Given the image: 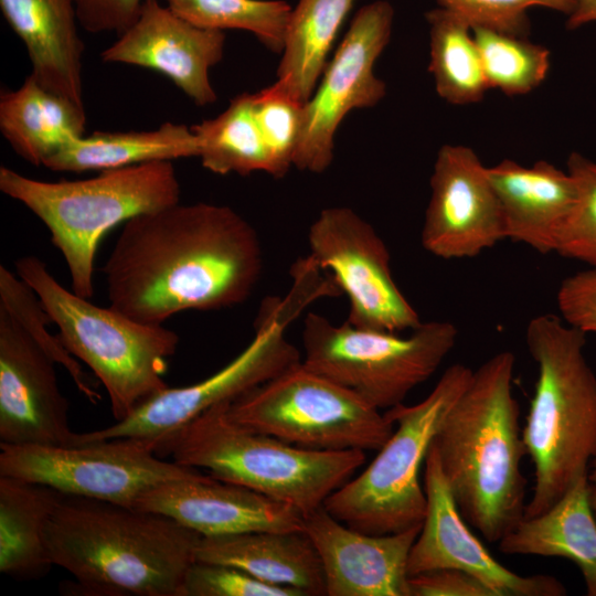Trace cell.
Here are the masks:
<instances>
[{
    "mask_svg": "<svg viewBox=\"0 0 596 596\" xmlns=\"http://www.w3.org/2000/svg\"><path fill=\"white\" fill-rule=\"evenodd\" d=\"M55 361L0 308V444L78 446Z\"/></svg>",
    "mask_w": 596,
    "mask_h": 596,
    "instance_id": "16",
    "label": "cell"
},
{
    "mask_svg": "<svg viewBox=\"0 0 596 596\" xmlns=\"http://www.w3.org/2000/svg\"><path fill=\"white\" fill-rule=\"evenodd\" d=\"M225 33L198 26L159 0H145L134 23L106 47V63L149 68L168 77L199 106L215 103L210 71L223 57Z\"/></svg>",
    "mask_w": 596,
    "mask_h": 596,
    "instance_id": "18",
    "label": "cell"
},
{
    "mask_svg": "<svg viewBox=\"0 0 596 596\" xmlns=\"http://www.w3.org/2000/svg\"><path fill=\"white\" fill-rule=\"evenodd\" d=\"M145 0H74L79 25L89 33L120 34L137 19Z\"/></svg>",
    "mask_w": 596,
    "mask_h": 596,
    "instance_id": "39",
    "label": "cell"
},
{
    "mask_svg": "<svg viewBox=\"0 0 596 596\" xmlns=\"http://www.w3.org/2000/svg\"><path fill=\"white\" fill-rule=\"evenodd\" d=\"M429 26V65L437 94L447 103L480 102L489 85L471 26L438 7L426 12Z\"/></svg>",
    "mask_w": 596,
    "mask_h": 596,
    "instance_id": "30",
    "label": "cell"
},
{
    "mask_svg": "<svg viewBox=\"0 0 596 596\" xmlns=\"http://www.w3.org/2000/svg\"><path fill=\"white\" fill-rule=\"evenodd\" d=\"M195 561L230 565L265 583L302 596L326 595L322 565L302 531H255L202 536Z\"/></svg>",
    "mask_w": 596,
    "mask_h": 596,
    "instance_id": "23",
    "label": "cell"
},
{
    "mask_svg": "<svg viewBox=\"0 0 596 596\" xmlns=\"http://www.w3.org/2000/svg\"><path fill=\"white\" fill-rule=\"evenodd\" d=\"M64 493L39 482L0 476V572L35 579L53 566L46 523Z\"/></svg>",
    "mask_w": 596,
    "mask_h": 596,
    "instance_id": "26",
    "label": "cell"
},
{
    "mask_svg": "<svg viewBox=\"0 0 596 596\" xmlns=\"http://www.w3.org/2000/svg\"><path fill=\"white\" fill-rule=\"evenodd\" d=\"M394 9L385 0L363 6L352 19L333 57L304 107V124L294 166L312 173L326 171L333 160L334 136L353 109L375 106L386 94L374 64L386 47Z\"/></svg>",
    "mask_w": 596,
    "mask_h": 596,
    "instance_id": "13",
    "label": "cell"
},
{
    "mask_svg": "<svg viewBox=\"0 0 596 596\" xmlns=\"http://www.w3.org/2000/svg\"><path fill=\"white\" fill-rule=\"evenodd\" d=\"M426 514L407 560L408 576L438 570L465 571L496 596H562L564 585L550 575L523 576L498 562L469 530L441 470L433 443L425 458Z\"/></svg>",
    "mask_w": 596,
    "mask_h": 596,
    "instance_id": "17",
    "label": "cell"
},
{
    "mask_svg": "<svg viewBox=\"0 0 596 596\" xmlns=\"http://www.w3.org/2000/svg\"><path fill=\"white\" fill-rule=\"evenodd\" d=\"M514 366L505 350L473 371L433 440L462 518L490 543L514 530L526 507Z\"/></svg>",
    "mask_w": 596,
    "mask_h": 596,
    "instance_id": "3",
    "label": "cell"
},
{
    "mask_svg": "<svg viewBox=\"0 0 596 596\" xmlns=\"http://www.w3.org/2000/svg\"><path fill=\"white\" fill-rule=\"evenodd\" d=\"M0 190L41 220L67 266L72 290L94 296L95 257L103 236L131 217L180 202L172 161L104 170L82 180L42 181L2 166Z\"/></svg>",
    "mask_w": 596,
    "mask_h": 596,
    "instance_id": "6",
    "label": "cell"
},
{
    "mask_svg": "<svg viewBox=\"0 0 596 596\" xmlns=\"http://www.w3.org/2000/svg\"><path fill=\"white\" fill-rule=\"evenodd\" d=\"M561 318L572 327L596 333V267L564 278L556 292Z\"/></svg>",
    "mask_w": 596,
    "mask_h": 596,
    "instance_id": "38",
    "label": "cell"
},
{
    "mask_svg": "<svg viewBox=\"0 0 596 596\" xmlns=\"http://www.w3.org/2000/svg\"><path fill=\"white\" fill-rule=\"evenodd\" d=\"M308 243L311 262L329 269L349 299L347 322L398 333L422 323L392 276L384 241L352 209H323L310 225Z\"/></svg>",
    "mask_w": 596,
    "mask_h": 596,
    "instance_id": "14",
    "label": "cell"
},
{
    "mask_svg": "<svg viewBox=\"0 0 596 596\" xmlns=\"http://www.w3.org/2000/svg\"><path fill=\"white\" fill-rule=\"evenodd\" d=\"M189 22L205 29L242 30L274 52H281L290 7L283 0H164Z\"/></svg>",
    "mask_w": 596,
    "mask_h": 596,
    "instance_id": "31",
    "label": "cell"
},
{
    "mask_svg": "<svg viewBox=\"0 0 596 596\" xmlns=\"http://www.w3.org/2000/svg\"><path fill=\"white\" fill-rule=\"evenodd\" d=\"M355 0H298L291 9L277 83L296 100L312 96L338 31Z\"/></svg>",
    "mask_w": 596,
    "mask_h": 596,
    "instance_id": "28",
    "label": "cell"
},
{
    "mask_svg": "<svg viewBox=\"0 0 596 596\" xmlns=\"http://www.w3.org/2000/svg\"><path fill=\"white\" fill-rule=\"evenodd\" d=\"M135 508L168 515L202 536L255 531H302L295 508L198 471L145 492Z\"/></svg>",
    "mask_w": 596,
    "mask_h": 596,
    "instance_id": "20",
    "label": "cell"
},
{
    "mask_svg": "<svg viewBox=\"0 0 596 596\" xmlns=\"http://www.w3.org/2000/svg\"><path fill=\"white\" fill-rule=\"evenodd\" d=\"M592 459H593V470L589 475H587L588 498H589V503H590L593 513L596 518V453Z\"/></svg>",
    "mask_w": 596,
    "mask_h": 596,
    "instance_id": "42",
    "label": "cell"
},
{
    "mask_svg": "<svg viewBox=\"0 0 596 596\" xmlns=\"http://www.w3.org/2000/svg\"><path fill=\"white\" fill-rule=\"evenodd\" d=\"M443 7L461 19L471 29L483 28L517 36L528 38L530 20L528 11L544 8L570 15L575 0H437Z\"/></svg>",
    "mask_w": 596,
    "mask_h": 596,
    "instance_id": "36",
    "label": "cell"
},
{
    "mask_svg": "<svg viewBox=\"0 0 596 596\" xmlns=\"http://www.w3.org/2000/svg\"><path fill=\"white\" fill-rule=\"evenodd\" d=\"M109 306L142 323L244 302L263 270L255 228L226 205L175 203L136 215L105 263Z\"/></svg>",
    "mask_w": 596,
    "mask_h": 596,
    "instance_id": "1",
    "label": "cell"
},
{
    "mask_svg": "<svg viewBox=\"0 0 596 596\" xmlns=\"http://www.w3.org/2000/svg\"><path fill=\"white\" fill-rule=\"evenodd\" d=\"M181 596H302L300 592L259 581L224 564L195 561L188 570Z\"/></svg>",
    "mask_w": 596,
    "mask_h": 596,
    "instance_id": "37",
    "label": "cell"
},
{
    "mask_svg": "<svg viewBox=\"0 0 596 596\" xmlns=\"http://www.w3.org/2000/svg\"><path fill=\"white\" fill-rule=\"evenodd\" d=\"M201 538L161 513L71 494L45 526L53 565L89 596H181Z\"/></svg>",
    "mask_w": 596,
    "mask_h": 596,
    "instance_id": "2",
    "label": "cell"
},
{
    "mask_svg": "<svg viewBox=\"0 0 596 596\" xmlns=\"http://www.w3.org/2000/svg\"><path fill=\"white\" fill-rule=\"evenodd\" d=\"M230 417L313 450H379L394 424L353 391L302 361L228 403Z\"/></svg>",
    "mask_w": 596,
    "mask_h": 596,
    "instance_id": "10",
    "label": "cell"
},
{
    "mask_svg": "<svg viewBox=\"0 0 596 596\" xmlns=\"http://www.w3.org/2000/svg\"><path fill=\"white\" fill-rule=\"evenodd\" d=\"M0 308L6 310L23 329L53 358L64 366L77 390L92 403H97L99 394L89 385L85 372L77 360L67 351L60 337L50 333L52 322L39 297L17 273L0 266Z\"/></svg>",
    "mask_w": 596,
    "mask_h": 596,
    "instance_id": "33",
    "label": "cell"
},
{
    "mask_svg": "<svg viewBox=\"0 0 596 596\" xmlns=\"http://www.w3.org/2000/svg\"><path fill=\"white\" fill-rule=\"evenodd\" d=\"M458 337L450 321L422 322L406 337L398 332L334 324L307 313L302 328V363L353 391L382 411L404 402L428 380L454 349Z\"/></svg>",
    "mask_w": 596,
    "mask_h": 596,
    "instance_id": "9",
    "label": "cell"
},
{
    "mask_svg": "<svg viewBox=\"0 0 596 596\" xmlns=\"http://www.w3.org/2000/svg\"><path fill=\"white\" fill-rule=\"evenodd\" d=\"M472 373L464 364H453L423 401L386 409L384 414L396 429L371 464L333 491L322 507L348 526L369 534H391L422 525L427 500L419 470L444 418Z\"/></svg>",
    "mask_w": 596,
    "mask_h": 596,
    "instance_id": "8",
    "label": "cell"
},
{
    "mask_svg": "<svg viewBox=\"0 0 596 596\" xmlns=\"http://www.w3.org/2000/svg\"><path fill=\"white\" fill-rule=\"evenodd\" d=\"M253 107L275 167V177L294 166L301 136L305 104L296 100L277 82L253 93Z\"/></svg>",
    "mask_w": 596,
    "mask_h": 596,
    "instance_id": "34",
    "label": "cell"
},
{
    "mask_svg": "<svg viewBox=\"0 0 596 596\" xmlns=\"http://www.w3.org/2000/svg\"><path fill=\"white\" fill-rule=\"evenodd\" d=\"M198 158L216 174L247 175L263 171L275 177V167L255 117L253 94L234 97L219 116L191 127Z\"/></svg>",
    "mask_w": 596,
    "mask_h": 596,
    "instance_id": "29",
    "label": "cell"
},
{
    "mask_svg": "<svg viewBox=\"0 0 596 596\" xmlns=\"http://www.w3.org/2000/svg\"><path fill=\"white\" fill-rule=\"evenodd\" d=\"M15 273L33 289L67 351L84 362L105 387L116 421L168 387V359L179 336L163 324H149L113 307H100L66 289L34 255L20 257Z\"/></svg>",
    "mask_w": 596,
    "mask_h": 596,
    "instance_id": "7",
    "label": "cell"
},
{
    "mask_svg": "<svg viewBox=\"0 0 596 596\" xmlns=\"http://www.w3.org/2000/svg\"><path fill=\"white\" fill-rule=\"evenodd\" d=\"M423 248L443 259L470 258L507 240L487 167L462 145H444L430 177Z\"/></svg>",
    "mask_w": 596,
    "mask_h": 596,
    "instance_id": "15",
    "label": "cell"
},
{
    "mask_svg": "<svg viewBox=\"0 0 596 596\" xmlns=\"http://www.w3.org/2000/svg\"><path fill=\"white\" fill-rule=\"evenodd\" d=\"M489 88L509 96L524 95L545 79L550 51L524 36L483 28L472 29Z\"/></svg>",
    "mask_w": 596,
    "mask_h": 596,
    "instance_id": "32",
    "label": "cell"
},
{
    "mask_svg": "<svg viewBox=\"0 0 596 596\" xmlns=\"http://www.w3.org/2000/svg\"><path fill=\"white\" fill-rule=\"evenodd\" d=\"M509 555L564 557L579 568L588 596H596V518L587 473L577 478L546 511L524 518L499 542Z\"/></svg>",
    "mask_w": 596,
    "mask_h": 596,
    "instance_id": "24",
    "label": "cell"
},
{
    "mask_svg": "<svg viewBox=\"0 0 596 596\" xmlns=\"http://www.w3.org/2000/svg\"><path fill=\"white\" fill-rule=\"evenodd\" d=\"M274 298L260 308L251 343L227 365L189 386L166 387L129 416L102 429L79 433L81 444L113 438H139L156 445L212 406L232 402L301 362L285 328L295 316Z\"/></svg>",
    "mask_w": 596,
    "mask_h": 596,
    "instance_id": "11",
    "label": "cell"
},
{
    "mask_svg": "<svg viewBox=\"0 0 596 596\" xmlns=\"http://www.w3.org/2000/svg\"><path fill=\"white\" fill-rule=\"evenodd\" d=\"M188 157H198L191 127L164 123L152 130L97 131L73 138L43 166L58 172H100Z\"/></svg>",
    "mask_w": 596,
    "mask_h": 596,
    "instance_id": "27",
    "label": "cell"
},
{
    "mask_svg": "<svg viewBox=\"0 0 596 596\" xmlns=\"http://www.w3.org/2000/svg\"><path fill=\"white\" fill-rule=\"evenodd\" d=\"M4 19L22 40L31 74L46 89L85 109L84 44L74 0H0Z\"/></svg>",
    "mask_w": 596,
    "mask_h": 596,
    "instance_id": "22",
    "label": "cell"
},
{
    "mask_svg": "<svg viewBox=\"0 0 596 596\" xmlns=\"http://www.w3.org/2000/svg\"><path fill=\"white\" fill-rule=\"evenodd\" d=\"M409 596H496L476 576L456 568H438L408 576Z\"/></svg>",
    "mask_w": 596,
    "mask_h": 596,
    "instance_id": "40",
    "label": "cell"
},
{
    "mask_svg": "<svg viewBox=\"0 0 596 596\" xmlns=\"http://www.w3.org/2000/svg\"><path fill=\"white\" fill-rule=\"evenodd\" d=\"M528 351L538 368L522 438L534 466V487L524 518L551 508L596 453V374L585 356L586 333L561 317L532 318Z\"/></svg>",
    "mask_w": 596,
    "mask_h": 596,
    "instance_id": "4",
    "label": "cell"
},
{
    "mask_svg": "<svg viewBox=\"0 0 596 596\" xmlns=\"http://www.w3.org/2000/svg\"><path fill=\"white\" fill-rule=\"evenodd\" d=\"M487 173L501 207L505 237L544 255L555 253L578 201L574 177L544 160L525 167L504 159L487 167Z\"/></svg>",
    "mask_w": 596,
    "mask_h": 596,
    "instance_id": "21",
    "label": "cell"
},
{
    "mask_svg": "<svg viewBox=\"0 0 596 596\" xmlns=\"http://www.w3.org/2000/svg\"><path fill=\"white\" fill-rule=\"evenodd\" d=\"M85 109L29 75L0 97V130L12 149L33 166L43 163L73 138L84 135Z\"/></svg>",
    "mask_w": 596,
    "mask_h": 596,
    "instance_id": "25",
    "label": "cell"
},
{
    "mask_svg": "<svg viewBox=\"0 0 596 596\" xmlns=\"http://www.w3.org/2000/svg\"><path fill=\"white\" fill-rule=\"evenodd\" d=\"M567 171L578 188V201L558 236L555 253L596 267V161L572 153Z\"/></svg>",
    "mask_w": 596,
    "mask_h": 596,
    "instance_id": "35",
    "label": "cell"
},
{
    "mask_svg": "<svg viewBox=\"0 0 596 596\" xmlns=\"http://www.w3.org/2000/svg\"><path fill=\"white\" fill-rule=\"evenodd\" d=\"M0 476L129 507L150 489L199 471L166 460L150 441L130 437L71 447L0 444Z\"/></svg>",
    "mask_w": 596,
    "mask_h": 596,
    "instance_id": "12",
    "label": "cell"
},
{
    "mask_svg": "<svg viewBox=\"0 0 596 596\" xmlns=\"http://www.w3.org/2000/svg\"><path fill=\"white\" fill-rule=\"evenodd\" d=\"M421 528L369 534L320 507L305 517L302 532L320 558L327 596H409L407 560Z\"/></svg>",
    "mask_w": 596,
    "mask_h": 596,
    "instance_id": "19",
    "label": "cell"
},
{
    "mask_svg": "<svg viewBox=\"0 0 596 596\" xmlns=\"http://www.w3.org/2000/svg\"><path fill=\"white\" fill-rule=\"evenodd\" d=\"M228 403L210 407L162 438L156 454L206 469L217 479L288 504L304 517L322 507L365 461L362 450L307 449L247 428L230 417Z\"/></svg>",
    "mask_w": 596,
    "mask_h": 596,
    "instance_id": "5",
    "label": "cell"
},
{
    "mask_svg": "<svg viewBox=\"0 0 596 596\" xmlns=\"http://www.w3.org/2000/svg\"><path fill=\"white\" fill-rule=\"evenodd\" d=\"M590 22H596V0H575L574 10L567 18V29L575 30Z\"/></svg>",
    "mask_w": 596,
    "mask_h": 596,
    "instance_id": "41",
    "label": "cell"
}]
</instances>
